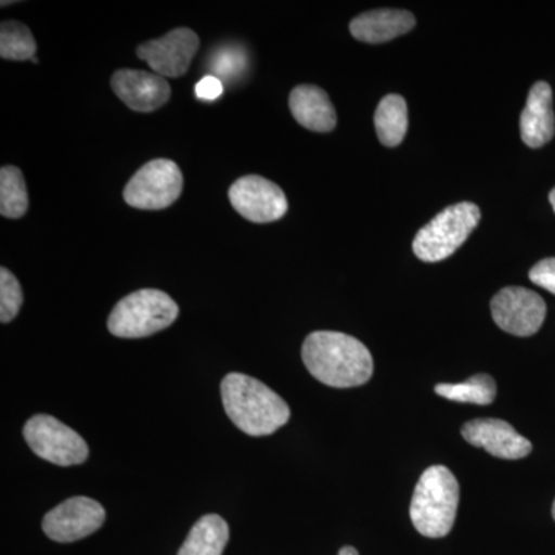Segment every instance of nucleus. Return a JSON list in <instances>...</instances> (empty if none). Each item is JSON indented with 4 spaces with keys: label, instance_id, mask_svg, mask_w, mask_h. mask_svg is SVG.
<instances>
[{
    "label": "nucleus",
    "instance_id": "f257e3e1",
    "mask_svg": "<svg viewBox=\"0 0 555 555\" xmlns=\"http://www.w3.org/2000/svg\"><path fill=\"white\" fill-rule=\"evenodd\" d=\"M301 357L313 378L338 389L366 385L374 374L367 347L341 332H313L305 339Z\"/></svg>",
    "mask_w": 555,
    "mask_h": 555
},
{
    "label": "nucleus",
    "instance_id": "f03ea898",
    "mask_svg": "<svg viewBox=\"0 0 555 555\" xmlns=\"http://www.w3.org/2000/svg\"><path fill=\"white\" fill-rule=\"evenodd\" d=\"M221 397L225 414L247 436H270L291 418L286 401L264 383L248 375H225Z\"/></svg>",
    "mask_w": 555,
    "mask_h": 555
},
{
    "label": "nucleus",
    "instance_id": "7ed1b4c3",
    "mask_svg": "<svg viewBox=\"0 0 555 555\" xmlns=\"http://www.w3.org/2000/svg\"><path fill=\"white\" fill-rule=\"evenodd\" d=\"M460 502V485L447 466L427 467L415 486L411 520L420 534L441 539L452 531Z\"/></svg>",
    "mask_w": 555,
    "mask_h": 555
},
{
    "label": "nucleus",
    "instance_id": "20e7f679",
    "mask_svg": "<svg viewBox=\"0 0 555 555\" xmlns=\"http://www.w3.org/2000/svg\"><path fill=\"white\" fill-rule=\"evenodd\" d=\"M173 298L158 288H142L120 299L108 317L109 334L119 338H144L177 321Z\"/></svg>",
    "mask_w": 555,
    "mask_h": 555
},
{
    "label": "nucleus",
    "instance_id": "39448f33",
    "mask_svg": "<svg viewBox=\"0 0 555 555\" xmlns=\"http://www.w3.org/2000/svg\"><path fill=\"white\" fill-rule=\"evenodd\" d=\"M480 208L473 203H459L444 208L414 238V254L425 262L443 261L465 244L480 222Z\"/></svg>",
    "mask_w": 555,
    "mask_h": 555
},
{
    "label": "nucleus",
    "instance_id": "423d86ee",
    "mask_svg": "<svg viewBox=\"0 0 555 555\" xmlns=\"http://www.w3.org/2000/svg\"><path fill=\"white\" fill-rule=\"evenodd\" d=\"M24 438L36 455L53 465H82L89 459L86 440L51 415L39 414L28 420Z\"/></svg>",
    "mask_w": 555,
    "mask_h": 555
},
{
    "label": "nucleus",
    "instance_id": "0eeeda50",
    "mask_svg": "<svg viewBox=\"0 0 555 555\" xmlns=\"http://www.w3.org/2000/svg\"><path fill=\"white\" fill-rule=\"evenodd\" d=\"M182 179L178 164L170 159H153L142 166L127 182L124 199L141 210H163L181 196Z\"/></svg>",
    "mask_w": 555,
    "mask_h": 555
},
{
    "label": "nucleus",
    "instance_id": "6e6552de",
    "mask_svg": "<svg viewBox=\"0 0 555 555\" xmlns=\"http://www.w3.org/2000/svg\"><path fill=\"white\" fill-rule=\"evenodd\" d=\"M491 310L496 326L516 337L537 334L546 317L543 298L525 287L502 288L492 298Z\"/></svg>",
    "mask_w": 555,
    "mask_h": 555
},
{
    "label": "nucleus",
    "instance_id": "1a4fd4ad",
    "mask_svg": "<svg viewBox=\"0 0 555 555\" xmlns=\"http://www.w3.org/2000/svg\"><path fill=\"white\" fill-rule=\"evenodd\" d=\"M229 199L241 217L257 224L278 221L288 208L283 190L275 182L257 175L236 179L229 189Z\"/></svg>",
    "mask_w": 555,
    "mask_h": 555
},
{
    "label": "nucleus",
    "instance_id": "9d476101",
    "mask_svg": "<svg viewBox=\"0 0 555 555\" xmlns=\"http://www.w3.org/2000/svg\"><path fill=\"white\" fill-rule=\"evenodd\" d=\"M105 509L89 496H73L43 517L42 529L49 539L60 543L78 542L104 525Z\"/></svg>",
    "mask_w": 555,
    "mask_h": 555
},
{
    "label": "nucleus",
    "instance_id": "9b49d317",
    "mask_svg": "<svg viewBox=\"0 0 555 555\" xmlns=\"http://www.w3.org/2000/svg\"><path fill=\"white\" fill-rule=\"evenodd\" d=\"M199 49V38L190 28H175L163 38L149 40L138 47L141 61L163 78H179L185 75L193 56Z\"/></svg>",
    "mask_w": 555,
    "mask_h": 555
},
{
    "label": "nucleus",
    "instance_id": "f8f14e48",
    "mask_svg": "<svg viewBox=\"0 0 555 555\" xmlns=\"http://www.w3.org/2000/svg\"><path fill=\"white\" fill-rule=\"evenodd\" d=\"M462 436L473 447L503 460L525 459L532 452L531 441L503 420H473L462 427Z\"/></svg>",
    "mask_w": 555,
    "mask_h": 555
},
{
    "label": "nucleus",
    "instance_id": "ddd939ff",
    "mask_svg": "<svg viewBox=\"0 0 555 555\" xmlns=\"http://www.w3.org/2000/svg\"><path fill=\"white\" fill-rule=\"evenodd\" d=\"M112 89L127 107L139 113L155 112L170 100L169 82L156 73L118 69L112 78Z\"/></svg>",
    "mask_w": 555,
    "mask_h": 555
},
{
    "label": "nucleus",
    "instance_id": "4468645a",
    "mask_svg": "<svg viewBox=\"0 0 555 555\" xmlns=\"http://www.w3.org/2000/svg\"><path fill=\"white\" fill-rule=\"evenodd\" d=\"M521 139L528 147H543L554 138L553 90L546 82L534 83L520 116Z\"/></svg>",
    "mask_w": 555,
    "mask_h": 555
},
{
    "label": "nucleus",
    "instance_id": "2eb2a0df",
    "mask_svg": "<svg viewBox=\"0 0 555 555\" xmlns=\"http://www.w3.org/2000/svg\"><path fill=\"white\" fill-rule=\"evenodd\" d=\"M288 107L299 126L317 133H328L337 127V112L326 91L317 86H298L288 96Z\"/></svg>",
    "mask_w": 555,
    "mask_h": 555
},
{
    "label": "nucleus",
    "instance_id": "dca6fc26",
    "mask_svg": "<svg viewBox=\"0 0 555 555\" xmlns=\"http://www.w3.org/2000/svg\"><path fill=\"white\" fill-rule=\"evenodd\" d=\"M414 14L404 10H374L350 22V35L366 43H383L406 35L415 27Z\"/></svg>",
    "mask_w": 555,
    "mask_h": 555
},
{
    "label": "nucleus",
    "instance_id": "f3484780",
    "mask_svg": "<svg viewBox=\"0 0 555 555\" xmlns=\"http://www.w3.org/2000/svg\"><path fill=\"white\" fill-rule=\"evenodd\" d=\"M229 537L228 521L217 514H207L190 529L178 555H222Z\"/></svg>",
    "mask_w": 555,
    "mask_h": 555
},
{
    "label": "nucleus",
    "instance_id": "a211bd4d",
    "mask_svg": "<svg viewBox=\"0 0 555 555\" xmlns=\"http://www.w3.org/2000/svg\"><path fill=\"white\" fill-rule=\"evenodd\" d=\"M377 137L386 147H397L408 131V104L400 94H387L375 112Z\"/></svg>",
    "mask_w": 555,
    "mask_h": 555
},
{
    "label": "nucleus",
    "instance_id": "6ab92c4d",
    "mask_svg": "<svg viewBox=\"0 0 555 555\" xmlns=\"http://www.w3.org/2000/svg\"><path fill=\"white\" fill-rule=\"evenodd\" d=\"M437 396L447 398V400L456 401V403L478 404V406H488L496 397V385L491 375H474L465 383L456 385H437Z\"/></svg>",
    "mask_w": 555,
    "mask_h": 555
},
{
    "label": "nucleus",
    "instance_id": "aec40b11",
    "mask_svg": "<svg viewBox=\"0 0 555 555\" xmlns=\"http://www.w3.org/2000/svg\"><path fill=\"white\" fill-rule=\"evenodd\" d=\"M28 190L24 175L14 166L0 170V214L10 219H20L28 210Z\"/></svg>",
    "mask_w": 555,
    "mask_h": 555
},
{
    "label": "nucleus",
    "instance_id": "412c9836",
    "mask_svg": "<svg viewBox=\"0 0 555 555\" xmlns=\"http://www.w3.org/2000/svg\"><path fill=\"white\" fill-rule=\"evenodd\" d=\"M38 50L35 36L27 25L17 21L2 22L0 27V57L7 61L33 60Z\"/></svg>",
    "mask_w": 555,
    "mask_h": 555
},
{
    "label": "nucleus",
    "instance_id": "4be33fe9",
    "mask_svg": "<svg viewBox=\"0 0 555 555\" xmlns=\"http://www.w3.org/2000/svg\"><path fill=\"white\" fill-rule=\"evenodd\" d=\"M24 295L17 278L9 269H0V321L10 323L22 308Z\"/></svg>",
    "mask_w": 555,
    "mask_h": 555
},
{
    "label": "nucleus",
    "instance_id": "5701e85b",
    "mask_svg": "<svg viewBox=\"0 0 555 555\" xmlns=\"http://www.w3.org/2000/svg\"><path fill=\"white\" fill-rule=\"evenodd\" d=\"M529 280L535 286L545 288L555 295V258H546L537 262L534 268L529 270Z\"/></svg>",
    "mask_w": 555,
    "mask_h": 555
},
{
    "label": "nucleus",
    "instance_id": "b1692460",
    "mask_svg": "<svg viewBox=\"0 0 555 555\" xmlns=\"http://www.w3.org/2000/svg\"><path fill=\"white\" fill-rule=\"evenodd\" d=\"M222 89H224V87H222L221 80L215 78V76H206V78L201 79L199 82L196 83L195 91L199 100L215 101L221 96Z\"/></svg>",
    "mask_w": 555,
    "mask_h": 555
},
{
    "label": "nucleus",
    "instance_id": "393cba45",
    "mask_svg": "<svg viewBox=\"0 0 555 555\" xmlns=\"http://www.w3.org/2000/svg\"><path fill=\"white\" fill-rule=\"evenodd\" d=\"M338 555H358V551L353 546H345L339 550Z\"/></svg>",
    "mask_w": 555,
    "mask_h": 555
},
{
    "label": "nucleus",
    "instance_id": "a878e982",
    "mask_svg": "<svg viewBox=\"0 0 555 555\" xmlns=\"http://www.w3.org/2000/svg\"><path fill=\"white\" fill-rule=\"evenodd\" d=\"M550 201H551V206H553L554 211H555V189L551 190Z\"/></svg>",
    "mask_w": 555,
    "mask_h": 555
},
{
    "label": "nucleus",
    "instance_id": "bb28decb",
    "mask_svg": "<svg viewBox=\"0 0 555 555\" xmlns=\"http://www.w3.org/2000/svg\"><path fill=\"white\" fill-rule=\"evenodd\" d=\"M553 517H554V520H555V500H554V505H553Z\"/></svg>",
    "mask_w": 555,
    "mask_h": 555
}]
</instances>
